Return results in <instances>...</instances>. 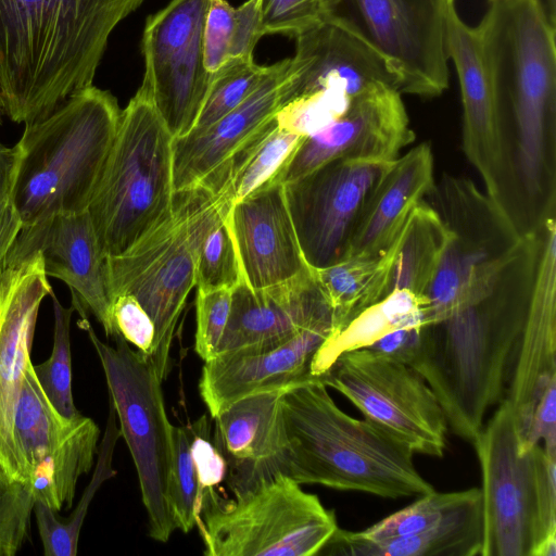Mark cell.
Masks as SVG:
<instances>
[{"instance_id":"obj_1","label":"cell","mask_w":556,"mask_h":556,"mask_svg":"<svg viewBox=\"0 0 556 556\" xmlns=\"http://www.w3.org/2000/svg\"><path fill=\"white\" fill-rule=\"evenodd\" d=\"M146 0H0V105L25 125L92 85L111 34Z\"/></svg>"},{"instance_id":"obj_2","label":"cell","mask_w":556,"mask_h":556,"mask_svg":"<svg viewBox=\"0 0 556 556\" xmlns=\"http://www.w3.org/2000/svg\"><path fill=\"white\" fill-rule=\"evenodd\" d=\"M477 26L534 229L556 205V28L540 0L490 2Z\"/></svg>"},{"instance_id":"obj_3","label":"cell","mask_w":556,"mask_h":556,"mask_svg":"<svg viewBox=\"0 0 556 556\" xmlns=\"http://www.w3.org/2000/svg\"><path fill=\"white\" fill-rule=\"evenodd\" d=\"M285 441L282 473L299 484H320L387 498L434 491L413 463L414 453L370 420L342 412L319 380L280 396Z\"/></svg>"},{"instance_id":"obj_4","label":"cell","mask_w":556,"mask_h":556,"mask_svg":"<svg viewBox=\"0 0 556 556\" xmlns=\"http://www.w3.org/2000/svg\"><path fill=\"white\" fill-rule=\"evenodd\" d=\"M121 113L109 90L90 85L25 126L12 200L22 227L88 210Z\"/></svg>"},{"instance_id":"obj_5","label":"cell","mask_w":556,"mask_h":556,"mask_svg":"<svg viewBox=\"0 0 556 556\" xmlns=\"http://www.w3.org/2000/svg\"><path fill=\"white\" fill-rule=\"evenodd\" d=\"M233 202L232 186L214 193L201 184L173 192L168 213L125 253L106 257L111 299L134 296L155 328L150 359L164 381L176 327L190 291L201 245Z\"/></svg>"},{"instance_id":"obj_6","label":"cell","mask_w":556,"mask_h":556,"mask_svg":"<svg viewBox=\"0 0 556 556\" xmlns=\"http://www.w3.org/2000/svg\"><path fill=\"white\" fill-rule=\"evenodd\" d=\"M472 446L482 477L480 556H553L556 552V456L542 444L518 451L506 399Z\"/></svg>"},{"instance_id":"obj_7","label":"cell","mask_w":556,"mask_h":556,"mask_svg":"<svg viewBox=\"0 0 556 556\" xmlns=\"http://www.w3.org/2000/svg\"><path fill=\"white\" fill-rule=\"evenodd\" d=\"M173 140L152 103L137 91L122 110L87 210L106 257L128 251L168 213Z\"/></svg>"},{"instance_id":"obj_8","label":"cell","mask_w":556,"mask_h":556,"mask_svg":"<svg viewBox=\"0 0 556 556\" xmlns=\"http://www.w3.org/2000/svg\"><path fill=\"white\" fill-rule=\"evenodd\" d=\"M206 556H313L338 529L336 515L286 475L225 502L208 495L197 523Z\"/></svg>"},{"instance_id":"obj_9","label":"cell","mask_w":556,"mask_h":556,"mask_svg":"<svg viewBox=\"0 0 556 556\" xmlns=\"http://www.w3.org/2000/svg\"><path fill=\"white\" fill-rule=\"evenodd\" d=\"M79 325L101 362L119 433L136 466L149 535L167 542L176 530L168 496L174 425L166 413L163 380L150 357L132 350L121 334L110 345L98 338L87 317Z\"/></svg>"},{"instance_id":"obj_10","label":"cell","mask_w":556,"mask_h":556,"mask_svg":"<svg viewBox=\"0 0 556 556\" xmlns=\"http://www.w3.org/2000/svg\"><path fill=\"white\" fill-rule=\"evenodd\" d=\"M344 395L414 454L443 457L448 426L442 407L413 367L368 348L339 355L316 378Z\"/></svg>"},{"instance_id":"obj_11","label":"cell","mask_w":556,"mask_h":556,"mask_svg":"<svg viewBox=\"0 0 556 556\" xmlns=\"http://www.w3.org/2000/svg\"><path fill=\"white\" fill-rule=\"evenodd\" d=\"M446 51L456 68L463 104L462 148L485 193L521 232L531 226L515 165L510 134L494 98L478 26H468L455 1L446 15Z\"/></svg>"},{"instance_id":"obj_12","label":"cell","mask_w":556,"mask_h":556,"mask_svg":"<svg viewBox=\"0 0 556 556\" xmlns=\"http://www.w3.org/2000/svg\"><path fill=\"white\" fill-rule=\"evenodd\" d=\"M212 0H170L146 20L144 61L137 91L154 106L174 138L194 127L213 74L204 64L203 31Z\"/></svg>"},{"instance_id":"obj_13","label":"cell","mask_w":556,"mask_h":556,"mask_svg":"<svg viewBox=\"0 0 556 556\" xmlns=\"http://www.w3.org/2000/svg\"><path fill=\"white\" fill-rule=\"evenodd\" d=\"M292 58L269 65L257 88L235 110L199 132L173 140V190L201 184L214 193L232 186L266 137L276 115L295 99Z\"/></svg>"},{"instance_id":"obj_14","label":"cell","mask_w":556,"mask_h":556,"mask_svg":"<svg viewBox=\"0 0 556 556\" xmlns=\"http://www.w3.org/2000/svg\"><path fill=\"white\" fill-rule=\"evenodd\" d=\"M100 429L89 417L62 416L27 364L14 415V439L23 483L35 501L56 513L73 504L79 478L90 471Z\"/></svg>"},{"instance_id":"obj_15","label":"cell","mask_w":556,"mask_h":556,"mask_svg":"<svg viewBox=\"0 0 556 556\" xmlns=\"http://www.w3.org/2000/svg\"><path fill=\"white\" fill-rule=\"evenodd\" d=\"M391 163L332 160L283 185L309 268H325L344 258L365 203Z\"/></svg>"},{"instance_id":"obj_16","label":"cell","mask_w":556,"mask_h":556,"mask_svg":"<svg viewBox=\"0 0 556 556\" xmlns=\"http://www.w3.org/2000/svg\"><path fill=\"white\" fill-rule=\"evenodd\" d=\"M348 1L352 14H342L387 58L397 75L401 94L433 98L445 91L446 15L455 0Z\"/></svg>"},{"instance_id":"obj_17","label":"cell","mask_w":556,"mask_h":556,"mask_svg":"<svg viewBox=\"0 0 556 556\" xmlns=\"http://www.w3.org/2000/svg\"><path fill=\"white\" fill-rule=\"evenodd\" d=\"M414 140L402 94L380 83L354 97L326 128L305 137L271 180L285 185L338 159L393 162Z\"/></svg>"},{"instance_id":"obj_18","label":"cell","mask_w":556,"mask_h":556,"mask_svg":"<svg viewBox=\"0 0 556 556\" xmlns=\"http://www.w3.org/2000/svg\"><path fill=\"white\" fill-rule=\"evenodd\" d=\"M538 231V257L526 323L505 397L513 412L519 452L538 408L556 402V218Z\"/></svg>"},{"instance_id":"obj_19","label":"cell","mask_w":556,"mask_h":556,"mask_svg":"<svg viewBox=\"0 0 556 556\" xmlns=\"http://www.w3.org/2000/svg\"><path fill=\"white\" fill-rule=\"evenodd\" d=\"M47 277L38 252L5 262L0 270V479L7 481L23 483L14 415L38 311L52 292Z\"/></svg>"},{"instance_id":"obj_20","label":"cell","mask_w":556,"mask_h":556,"mask_svg":"<svg viewBox=\"0 0 556 556\" xmlns=\"http://www.w3.org/2000/svg\"><path fill=\"white\" fill-rule=\"evenodd\" d=\"M38 252L47 276L65 282L72 305L81 317L90 311L106 337L119 336L111 307L106 256L103 254L88 211L58 214L22 227L5 262Z\"/></svg>"},{"instance_id":"obj_21","label":"cell","mask_w":556,"mask_h":556,"mask_svg":"<svg viewBox=\"0 0 556 556\" xmlns=\"http://www.w3.org/2000/svg\"><path fill=\"white\" fill-rule=\"evenodd\" d=\"M331 325L304 329L282 341L253 345L204 362L199 392L213 418L249 394L283 391L315 379L313 358L331 334Z\"/></svg>"},{"instance_id":"obj_22","label":"cell","mask_w":556,"mask_h":556,"mask_svg":"<svg viewBox=\"0 0 556 556\" xmlns=\"http://www.w3.org/2000/svg\"><path fill=\"white\" fill-rule=\"evenodd\" d=\"M295 41V99L328 89L356 97L380 83L399 91L397 75L387 58L340 12Z\"/></svg>"},{"instance_id":"obj_23","label":"cell","mask_w":556,"mask_h":556,"mask_svg":"<svg viewBox=\"0 0 556 556\" xmlns=\"http://www.w3.org/2000/svg\"><path fill=\"white\" fill-rule=\"evenodd\" d=\"M227 219L242 279L250 288L264 289L287 282L308 267L282 184L269 180L232 202Z\"/></svg>"},{"instance_id":"obj_24","label":"cell","mask_w":556,"mask_h":556,"mask_svg":"<svg viewBox=\"0 0 556 556\" xmlns=\"http://www.w3.org/2000/svg\"><path fill=\"white\" fill-rule=\"evenodd\" d=\"M326 324L333 328L330 306L312 268L264 289H252L241 279L231 290L230 314L215 356L282 341Z\"/></svg>"},{"instance_id":"obj_25","label":"cell","mask_w":556,"mask_h":556,"mask_svg":"<svg viewBox=\"0 0 556 556\" xmlns=\"http://www.w3.org/2000/svg\"><path fill=\"white\" fill-rule=\"evenodd\" d=\"M283 391L249 394L213 417L212 440L226 463L225 478L235 497L282 473L280 396Z\"/></svg>"},{"instance_id":"obj_26","label":"cell","mask_w":556,"mask_h":556,"mask_svg":"<svg viewBox=\"0 0 556 556\" xmlns=\"http://www.w3.org/2000/svg\"><path fill=\"white\" fill-rule=\"evenodd\" d=\"M434 184V159L428 142L400 155L367 199L344 258L376 256L387 251Z\"/></svg>"},{"instance_id":"obj_27","label":"cell","mask_w":556,"mask_h":556,"mask_svg":"<svg viewBox=\"0 0 556 556\" xmlns=\"http://www.w3.org/2000/svg\"><path fill=\"white\" fill-rule=\"evenodd\" d=\"M482 536L481 501L428 531L386 540H367L338 527L318 555L480 556Z\"/></svg>"},{"instance_id":"obj_28","label":"cell","mask_w":556,"mask_h":556,"mask_svg":"<svg viewBox=\"0 0 556 556\" xmlns=\"http://www.w3.org/2000/svg\"><path fill=\"white\" fill-rule=\"evenodd\" d=\"M428 309L425 295L407 289L390 292L326 339L313 358L311 376H320L342 353L368 348L396 329L429 324Z\"/></svg>"},{"instance_id":"obj_29","label":"cell","mask_w":556,"mask_h":556,"mask_svg":"<svg viewBox=\"0 0 556 556\" xmlns=\"http://www.w3.org/2000/svg\"><path fill=\"white\" fill-rule=\"evenodd\" d=\"M395 249L396 239L379 255L349 257L325 268L312 269L331 309V333L389 294Z\"/></svg>"},{"instance_id":"obj_30","label":"cell","mask_w":556,"mask_h":556,"mask_svg":"<svg viewBox=\"0 0 556 556\" xmlns=\"http://www.w3.org/2000/svg\"><path fill=\"white\" fill-rule=\"evenodd\" d=\"M450 229L425 199L412 211L396 238L389 293L407 289L425 295L443 257Z\"/></svg>"},{"instance_id":"obj_31","label":"cell","mask_w":556,"mask_h":556,"mask_svg":"<svg viewBox=\"0 0 556 556\" xmlns=\"http://www.w3.org/2000/svg\"><path fill=\"white\" fill-rule=\"evenodd\" d=\"M119 435V429L115 424V410L110 403L106 429L93 476L71 516L67 519H59L56 511L40 502H35L34 513L45 556L77 555L79 533L89 504L102 482L115 475L112 468V455Z\"/></svg>"},{"instance_id":"obj_32","label":"cell","mask_w":556,"mask_h":556,"mask_svg":"<svg viewBox=\"0 0 556 556\" xmlns=\"http://www.w3.org/2000/svg\"><path fill=\"white\" fill-rule=\"evenodd\" d=\"M481 501L480 488L445 493L434 490L418 496V500L410 505L357 533L372 541L420 533L443 523Z\"/></svg>"},{"instance_id":"obj_33","label":"cell","mask_w":556,"mask_h":556,"mask_svg":"<svg viewBox=\"0 0 556 556\" xmlns=\"http://www.w3.org/2000/svg\"><path fill=\"white\" fill-rule=\"evenodd\" d=\"M54 315L53 348L50 357L33 365L35 376L52 406L65 418L81 414L77 410L72 390V353L70 326L74 306H63L51 292Z\"/></svg>"},{"instance_id":"obj_34","label":"cell","mask_w":556,"mask_h":556,"mask_svg":"<svg viewBox=\"0 0 556 556\" xmlns=\"http://www.w3.org/2000/svg\"><path fill=\"white\" fill-rule=\"evenodd\" d=\"M269 65L254 56L229 59L216 73L200 115L190 132H199L240 105L261 84Z\"/></svg>"},{"instance_id":"obj_35","label":"cell","mask_w":556,"mask_h":556,"mask_svg":"<svg viewBox=\"0 0 556 556\" xmlns=\"http://www.w3.org/2000/svg\"><path fill=\"white\" fill-rule=\"evenodd\" d=\"M189 426H173L168 496L176 529L188 533L200 520L204 494L191 453Z\"/></svg>"},{"instance_id":"obj_36","label":"cell","mask_w":556,"mask_h":556,"mask_svg":"<svg viewBox=\"0 0 556 556\" xmlns=\"http://www.w3.org/2000/svg\"><path fill=\"white\" fill-rule=\"evenodd\" d=\"M227 216L210 230L201 245L195 273L198 290L232 289L242 279Z\"/></svg>"},{"instance_id":"obj_37","label":"cell","mask_w":556,"mask_h":556,"mask_svg":"<svg viewBox=\"0 0 556 556\" xmlns=\"http://www.w3.org/2000/svg\"><path fill=\"white\" fill-rule=\"evenodd\" d=\"M343 0H260L262 35L293 38L338 13Z\"/></svg>"},{"instance_id":"obj_38","label":"cell","mask_w":556,"mask_h":556,"mask_svg":"<svg viewBox=\"0 0 556 556\" xmlns=\"http://www.w3.org/2000/svg\"><path fill=\"white\" fill-rule=\"evenodd\" d=\"M353 98L331 89L301 96L278 111L277 126L302 137L314 135L340 117Z\"/></svg>"},{"instance_id":"obj_39","label":"cell","mask_w":556,"mask_h":556,"mask_svg":"<svg viewBox=\"0 0 556 556\" xmlns=\"http://www.w3.org/2000/svg\"><path fill=\"white\" fill-rule=\"evenodd\" d=\"M304 138L277 126L235 179L233 202L271 180Z\"/></svg>"},{"instance_id":"obj_40","label":"cell","mask_w":556,"mask_h":556,"mask_svg":"<svg viewBox=\"0 0 556 556\" xmlns=\"http://www.w3.org/2000/svg\"><path fill=\"white\" fill-rule=\"evenodd\" d=\"M35 502L25 484L0 479V556H14L27 540Z\"/></svg>"},{"instance_id":"obj_41","label":"cell","mask_w":556,"mask_h":556,"mask_svg":"<svg viewBox=\"0 0 556 556\" xmlns=\"http://www.w3.org/2000/svg\"><path fill=\"white\" fill-rule=\"evenodd\" d=\"M231 290H198L197 292L194 350L204 362L215 356L226 329L231 306Z\"/></svg>"},{"instance_id":"obj_42","label":"cell","mask_w":556,"mask_h":556,"mask_svg":"<svg viewBox=\"0 0 556 556\" xmlns=\"http://www.w3.org/2000/svg\"><path fill=\"white\" fill-rule=\"evenodd\" d=\"M233 16L235 8L227 0H212L203 31L204 64L211 74L229 60Z\"/></svg>"},{"instance_id":"obj_43","label":"cell","mask_w":556,"mask_h":556,"mask_svg":"<svg viewBox=\"0 0 556 556\" xmlns=\"http://www.w3.org/2000/svg\"><path fill=\"white\" fill-rule=\"evenodd\" d=\"M111 315L117 333L150 357L154 350L155 328L141 304L129 294L118 295L112 301Z\"/></svg>"},{"instance_id":"obj_44","label":"cell","mask_w":556,"mask_h":556,"mask_svg":"<svg viewBox=\"0 0 556 556\" xmlns=\"http://www.w3.org/2000/svg\"><path fill=\"white\" fill-rule=\"evenodd\" d=\"M191 430V453L197 466L204 500L215 493L214 489L226 477V463L208 437L210 427L205 416H202ZM204 504V501H203Z\"/></svg>"},{"instance_id":"obj_45","label":"cell","mask_w":556,"mask_h":556,"mask_svg":"<svg viewBox=\"0 0 556 556\" xmlns=\"http://www.w3.org/2000/svg\"><path fill=\"white\" fill-rule=\"evenodd\" d=\"M262 37L260 0H247L235 8L229 59L253 56Z\"/></svg>"},{"instance_id":"obj_46","label":"cell","mask_w":556,"mask_h":556,"mask_svg":"<svg viewBox=\"0 0 556 556\" xmlns=\"http://www.w3.org/2000/svg\"><path fill=\"white\" fill-rule=\"evenodd\" d=\"M422 327L424 325H418L396 329L368 349L409 366L419 351Z\"/></svg>"},{"instance_id":"obj_47","label":"cell","mask_w":556,"mask_h":556,"mask_svg":"<svg viewBox=\"0 0 556 556\" xmlns=\"http://www.w3.org/2000/svg\"><path fill=\"white\" fill-rule=\"evenodd\" d=\"M21 155L18 143L11 148L0 143V215L13 205Z\"/></svg>"},{"instance_id":"obj_48","label":"cell","mask_w":556,"mask_h":556,"mask_svg":"<svg viewBox=\"0 0 556 556\" xmlns=\"http://www.w3.org/2000/svg\"><path fill=\"white\" fill-rule=\"evenodd\" d=\"M21 229V218L14 205H11L0 215V270Z\"/></svg>"},{"instance_id":"obj_49","label":"cell","mask_w":556,"mask_h":556,"mask_svg":"<svg viewBox=\"0 0 556 556\" xmlns=\"http://www.w3.org/2000/svg\"><path fill=\"white\" fill-rule=\"evenodd\" d=\"M551 23L556 26V0H540Z\"/></svg>"},{"instance_id":"obj_50","label":"cell","mask_w":556,"mask_h":556,"mask_svg":"<svg viewBox=\"0 0 556 556\" xmlns=\"http://www.w3.org/2000/svg\"><path fill=\"white\" fill-rule=\"evenodd\" d=\"M2 115H3V112H2V109H1V105H0V124L2 122Z\"/></svg>"},{"instance_id":"obj_51","label":"cell","mask_w":556,"mask_h":556,"mask_svg":"<svg viewBox=\"0 0 556 556\" xmlns=\"http://www.w3.org/2000/svg\"><path fill=\"white\" fill-rule=\"evenodd\" d=\"M498 1V0H489V2Z\"/></svg>"}]
</instances>
